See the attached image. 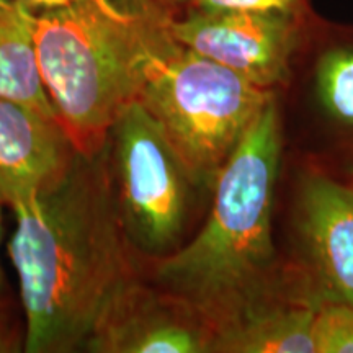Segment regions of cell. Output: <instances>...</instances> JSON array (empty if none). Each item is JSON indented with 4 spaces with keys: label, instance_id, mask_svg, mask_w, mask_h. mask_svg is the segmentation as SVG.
<instances>
[{
    "label": "cell",
    "instance_id": "cell-18",
    "mask_svg": "<svg viewBox=\"0 0 353 353\" xmlns=\"http://www.w3.org/2000/svg\"><path fill=\"white\" fill-rule=\"evenodd\" d=\"M156 2H159V3H161V6H164V7H167L170 10V6H174L175 2H180V0H156Z\"/></svg>",
    "mask_w": 353,
    "mask_h": 353
},
{
    "label": "cell",
    "instance_id": "cell-5",
    "mask_svg": "<svg viewBox=\"0 0 353 353\" xmlns=\"http://www.w3.org/2000/svg\"><path fill=\"white\" fill-rule=\"evenodd\" d=\"M105 151L113 201L132 255L151 262L174 254L187 242L198 193L206 190L138 100L110 126Z\"/></svg>",
    "mask_w": 353,
    "mask_h": 353
},
{
    "label": "cell",
    "instance_id": "cell-16",
    "mask_svg": "<svg viewBox=\"0 0 353 353\" xmlns=\"http://www.w3.org/2000/svg\"><path fill=\"white\" fill-rule=\"evenodd\" d=\"M3 205H0V244H2V234H3V216H2ZM12 296H10V286H8L6 272H3L2 262H0V309H7L10 311Z\"/></svg>",
    "mask_w": 353,
    "mask_h": 353
},
{
    "label": "cell",
    "instance_id": "cell-10",
    "mask_svg": "<svg viewBox=\"0 0 353 353\" xmlns=\"http://www.w3.org/2000/svg\"><path fill=\"white\" fill-rule=\"evenodd\" d=\"M33 13L19 0L0 3V99L20 101L57 118L39 72Z\"/></svg>",
    "mask_w": 353,
    "mask_h": 353
},
{
    "label": "cell",
    "instance_id": "cell-14",
    "mask_svg": "<svg viewBox=\"0 0 353 353\" xmlns=\"http://www.w3.org/2000/svg\"><path fill=\"white\" fill-rule=\"evenodd\" d=\"M190 12H254L293 15L298 0H185Z\"/></svg>",
    "mask_w": 353,
    "mask_h": 353
},
{
    "label": "cell",
    "instance_id": "cell-3",
    "mask_svg": "<svg viewBox=\"0 0 353 353\" xmlns=\"http://www.w3.org/2000/svg\"><path fill=\"white\" fill-rule=\"evenodd\" d=\"M172 12L156 0H74L33 13L39 72L77 152H97L144 70Z\"/></svg>",
    "mask_w": 353,
    "mask_h": 353
},
{
    "label": "cell",
    "instance_id": "cell-19",
    "mask_svg": "<svg viewBox=\"0 0 353 353\" xmlns=\"http://www.w3.org/2000/svg\"><path fill=\"white\" fill-rule=\"evenodd\" d=\"M3 2H8V0H0V3H3Z\"/></svg>",
    "mask_w": 353,
    "mask_h": 353
},
{
    "label": "cell",
    "instance_id": "cell-8",
    "mask_svg": "<svg viewBox=\"0 0 353 353\" xmlns=\"http://www.w3.org/2000/svg\"><path fill=\"white\" fill-rule=\"evenodd\" d=\"M77 156L59 118L0 99V205L13 206L63 180Z\"/></svg>",
    "mask_w": 353,
    "mask_h": 353
},
{
    "label": "cell",
    "instance_id": "cell-13",
    "mask_svg": "<svg viewBox=\"0 0 353 353\" xmlns=\"http://www.w3.org/2000/svg\"><path fill=\"white\" fill-rule=\"evenodd\" d=\"M312 332L316 353H353V307L335 299L317 306Z\"/></svg>",
    "mask_w": 353,
    "mask_h": 353
},
{
    "label": "cell",
    "instance_id": "cell-12",
    "mask_svg": "<svg viewBox=\"0 0 353 353\" xmlns=\"http://www.w3.org/2000/svg\"><path fill=\"white\" fill-rule=\"evenodd\" d=\"M316 90L325 112L353 128V48L322 56L316 70Z\"/></svg>",
    "mask_w": 353,
    "mask_h": 353
},
{
    "label": "cell",
    "instance_id": "cell-4",
    "mask_svg": "<svg viewBox=\"0 0 353 353\" xmlns=\"http://www.w3.org/2000/svg\"><path fill=\"white\" fill-rule=\"evenodd\" d=\"M273 99L270 88L175 41L167 25L136 100L156 118L196 182L213 192L229 156Z\"/></svg>",
    "mask_w": 353,
    "mask_h": 353
},
{
    "label": "cell",
    "instance_id": "cell-17",
    "mask_svg": "<svg viewBox=\"0 0 353 353\" xmlns=\"http://www.w3.org/2000/svg\"><path fill=\"white\" fill-rule=\"evenodd\" d=\"M19 2L25 3L26 7H30L32 10L38 12V10H48V8L69 6V3H72L74 0H19Z\"/></svg>",
    "mask_w": 353,
    "mask_h": 353
},
{
    "label": "cell",
    "instance_id": "cell-6",
    "mask_svg": "<svg viewBox=\"0 0 353 353\" xmlns=\"http://www.w3.org/2000/svg\"><path fill=\"white\" fill-rule=\"evenodd\" d=\"M90 353L216 352L213 327L138 270L118 286L83 343Z\"/></svg>",
    "mask_w": 353,
    "mask_h": 353
},
{
    "label": "cell",
    "instance_id": "cell-9",
    "mask_svg": "<svg viewBox=\"0 0 353 353\" xmlns=\"http://www.w3.org/2000/svg\"><path fill=\"white\" fill-rule=\"evenodd\" d=\"M301 226L334 299L353 307V188L324 175L309 176L301 192Z\"/></svg>",
    "mask_w": 353,
    "mask_h": 353
},
{
    "label": "cell",
    "instance_id": "cell-15",
    "mask_svg": "<svg viewBox=\"0 0 353 353\" xmlns=\"http://www.w3.org/2000/svg\"><path fill=\"white\" fill-rule=\"evenodd\" d=\"M8 312L10 311L7 309H0V353L19 352L20 347H23V342H20L17 330L12 329Z\"/></svg>",
    "mask_w": 353,
    "mask_h": 353
},
{
    "label": "cell",
    "instance_id": "cell-1",
    "mask_svg": "<svg viewBox=\"0 0 353 353\" xmlns=\"http://www.w3.org/2000/svg\"><path fill=\"white\" fill-rule=\"evenodd\" d=\"M12 210L8 255L25 312V352L82 350L110 298L138 270L113 201L105 144L77 152L59 183Z\"/></svg>",
    "mask_w": 353,
    "mask_h": 353
},
{
    "label": "cell",
    "instance_id": "cell-7",
    "mask_svg": "<svg viewBox=\"0 0 353 353\" xmlns=\"http://www.w3.org/2000/svg\"><path fill=\"white\" fill-rule=\"evenodd\" d=\"M169 33L188 50L272 88L288 74L294 30L288 15L254 12H188L170 17Z\"/></svg>",
    "mask_w": 353,
    "mask_h": 353
},
{
    "label": "cell",
    "instance_id": "cell-11",
    "mask_svg": "<svg viewBox=\"0 0 353 353\" xmlns=\"http://www.w3.org/2000/svg\"><path fill=\"white\" fill-rule=\"evenodd\" d=\"M314 304L288 307L263 306L219 339L218 352L236 353H316Z\"/></svg>",
    "mask_w": 353,
    "mask_h": 353
},
{
    "label": "cell",
    "instance_id": "cell-2",
    "mask_svg": "<svg viewBox=\"0 0 353 353\" xmlns=\"http://www.w3.org/2000/svg\"><path fill=\"white\" fill-rule=\"evenodd\" d=\"M281 152L275 99L255 118L221 169L208 218L164 259L139 262L143 275L193 307L221 337L267 306L275 291L272 208Z\"/></svg>",
    "mask_w": 353,
    "mask_h": 353
}]
</instances>
